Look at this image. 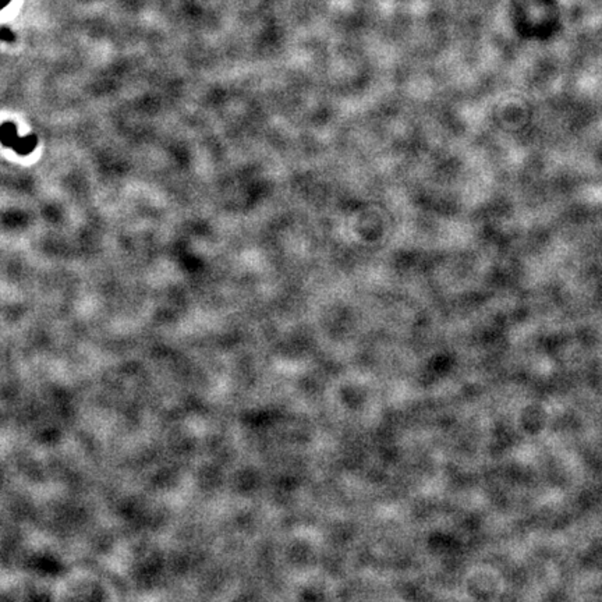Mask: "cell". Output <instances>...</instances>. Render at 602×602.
I'll use <instances>...</instances> for the list:
<instances>
[{"instance_id":"cell-1","label":"cell","mask_w":602,"mask_h":602,"mask_svg":"<svg viewBox=\"0 0 602 602\" xmlns=\"http://www.w3.org/2000/svg\"><path fill=\"white\" fill-rule=\"evenodd\" d=\"M0 142L6 148L13 149L19 156H27L37 149L38 137L34 133L20 137L15 122H5L0 126Z\"/></svg>"},{"instance_id":"cell-3","label":"cell","mask_w":602,"mask_h":602,"mask_svg":"<svg viewBox=\"0 0 602 602\" xmlns=\"http://www.w3.org/2000/svg\"><path fill=\"white\" fill-rule=\"evenodd\" d=\"M9 3H10V0H0V10L6 8Z\"/></svg>"},{"instance_id":"cell-2","label":"cell","mask_w":602,"mask_h":602,"mask_svg":"<svg viewBox=\"0 0 602 602\" xmlns=\"http://www.w3.org/2000/svg\"><path fill=\"white\" fill-rule=\"evenodd\" d=\"M0 40L5 42H13L16 40V35L12 30L5 27V28H0Z\"/></svg>"}]
</instances>
